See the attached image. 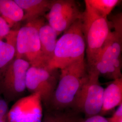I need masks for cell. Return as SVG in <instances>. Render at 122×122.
Returning <instances> with one entry per match:
<instances>
[{"instance_id":"ba28073f","label":"cell","mask_w":122,"mask_h":122,"mask_svg":"<svg viewBox=\"0 0 122 122\" xmlns=\"http://www.w3.org/2000/svg\"><path fill=\"white\" fill-rule=\"evenodd\" d=\"M82 13L75 0H53L46 18L58 36L82 17Z\"/></svg>"},{"instance_id":"52a82bcc","label":"cell","mask_w":122,"mask_h":122,"mask_svg":"<svg viewBox=\"0 0 122 122\" xmlns=\"http://www.w3.org/2000/svg\"><path fill=\"white\" fill-rule=\"evenodd\" d=\"M30 65L21 58H15L0 79V93L5 100L12 101L19 98L26 90V74Z\"/></svg>"},{"instance_id":"6da1fadb","label":"cell","mask_w":122,"mask_h":122,"mask_svg":"<svg viewBox=\"0 0 122 122\" xmlns=\"http://www.w3.org/2000/svg\"><path fill=\"white\" fill-rule=\"evenodd\" d=\"M57 87L47 110L71 109L74 99L87 74L85 59L60 69Z\"/></svg>"},{"instance_id":"2e32d148","label":"cell","mask_w":122,"mask_h":122,"mask_svg":"<svg viewBox=\"0 0 122 122\" xmlns=\"http://www.w3.org/2000/svg\"><path fill=\"white\" fill-rule=\"evenodd\" d=\"M80 113L72 109L47 110L40 122H81L84 118Z\"/></svg>"},{"instance_id":"603a6c76","label":"cell","mask_w":122,"mask_h":122,"mask_svg":"<svg viewBox=\"0 0 122 122\" xmlns=\"http://www.w3.org/2000/svg\"><path fill=\"white\" fill-rule=\"evenodd\" d=\"M0 122H8L7 120V118L0 117Z\"/></svg>"},{"instance_id":"8992f818","label":"cell","mask_w":122,"mask_h":122,"mask_svg":"<svg viewBox=\"0 0 122 122\" xmlns=\"http://www.w3.org/2000/svg\"><path fill=\"white\" fill-rule=\"evenodd\" d=\"M58 70L50 69L46 66H30L26 74V89L31 94H39L42 102L48 109L59 77Z\"/></svg>"},{"instance_id":"9c48e42d","label":"cell","mask_w":122,"mask_h":122,"mask_svg":"<svg viewBox=\"0 0 122 122\" xmlns=\"http://www.w3.org/2000/svg\"><path fill=\"white\" fill-rule=\"evenodd\" d=\"M41 103L40 96L38 93L20 98L9 109L7 122H41Z\"/></svg>"},{"instance_id":"7a4b0ae2","label":"cell","mask_w":122,"mask_h":122,"mask_svg":"<svg viewBox=\"0 0 122 122\" xmlns=\"http://www.w3.org/2000/svg\"><path fill=\"white\" fill-rule=\"evenodd\" d=\"M81 18L74 22L57 39L53 56L46 66L48 68L60 70L74 62L85 59L86 45Z\"/></svg>"},{"instance_id":"ffe728a7","label":"cell","mask_w":122,"mask_h":122,"mask_svg":"<svg viewBox=\"0 0 122 122\" xmlns=\"http://www.w3.org/2000/svg\"><path fill=\"white\" fill-rule=\"evenodd\" d=\"M9 110L7 101L0 96V117L7 118Z\"/></svg>"},{"instance_id":"ac0fdd59","label":"cell","mask_w":122,"mask_h":122,"mask_svg":"<svg viewBox=\"0 0 122 122\" xmlns=\"http://www.w3.org/2000/svg\"><path fill=\"white\" fill-rule=\"evenodd\" d=\"M97 11L107 17L113 9L122 1L119 0H86Z\"/></svg>"},{"instance_id":"277c9868","label":"cell","mask_w":122,"mask_h":122,"mask_svg":"<svg viewBox=\"0 0 122 122\" xmlns=\"http://www.w3.org/2000/svg\"><path fill=\"white\" fill-rule=\"evenodd\" d=\"M45 23L44 19L41 17L27 22L18 30L15 58L25 59L32 66H47L39 38V29Z\"/></svg>"},{"instance_id":"5bb4252c","label":"cell","mask_w":122,"mask_h":122,"mask_svg":"<svg viewBox=\"0 0 122 122\" xmlns=\"http://www.w3.org/2000/svg\"><path fill=\"white\" fill-rule=\"evenodd\" d=\"M24 13L15 0H0V17L7 22L10 28L22 21Z\"/></svg>"},{"instance_id":"9a60e30c","label":"cell","mask_w":122,"mask_h":122,"mask_svg":"<svg viewBox=\"0 0 122 122\" xmlns=\"http://www.w3.org/2000/svg\"><path fill=\"white\" fill-rule=\"evenodd\" d=\"M93 67L97 71L100 76H102L105 78L112 80L122 78L121 59L111 61H96Z\"/></svg>"},{"instance_id":"30bf717a","label":"cell","mask_w":122,"mask_h":122,"mask_svg":"<svg viewBox=\"0 0 122 122\" xmlns=\"http://www.w3.org/2000/svg\"><path fill=\"white\" fill-rule=\"evenodd\" d=\"M110 24L111 26L113 27L114 31H110L95 62L98 60L111 61L121 58L122 47V14H119L113 16Z\"/></svg>"},{"instance_id":"7c38bea8","label":"cell","mask_w":122,"mask_h":122,"mask_svg":"<svg viewBox=\"0 0 122 122\" xmlns=\"http://www.w3.org/2000/svg\"><path fill=\"white\" fill-rule=\"evenodd\" d=\"M24 13L23 21L27 22L41 17L49 11L51 1L49 0H15Z\"/></svg>"},{"instance_id":"8fae6325","label":"cell","mask_w":122,"mask_h":122,"mask_svg":"<svg viewBox=\"0 0 122 122\" xmlns=\"http://www.w3.org/2000/svg\"><path fill=\"white\" fill-rule=\"evenodd\" d=\"M122 104V78L113 80L104 90L100 114L104 116Z\"/></svg>"},{"instance_id":"d6986e66","label":"cell","mask_w":122,"mask_h":122,"mask_svg":"<svg viewBox=\"0 0 122 122\" xmlns=\"http://www.w3.org/2000/svg\"><path fill=\"white\" fill-rule=\"evenodd\" d=\"M10 28L4 20L0 17V40H2L9 34Z\"/></svg>"},{"instance_id":"e0dca14e","label":"cell","mask_w":122,"mask_h":122,"mask_svg":"<svg viewBox=\"0 0 122 122\" xmlns=\"http://www.w3.org/2000/svg\"><path fill=\"white\" fill-rule=\"evenodd\" d=\"M16 47L0 40V79L9 64L15 58Z\"/></svg>"},{"instance_id":"7402d4cb","label":"cell","mask_w":122,"mask_h":122,"mask_svg":"<svg viewBox=\"0 0 122 122\" xmlns=\"http://www.w3.org/2000/svg\"><path fill=\"white\" fill-rule=\"evenodd\" d=\"M81 122H108V118L98 114L83 118Z\"/></svg>"},{"instance_id":"4fadbf2b","label":"cell","mask_w":122,"mask_h":122,"mask_svg":"<svg viewBox=\"0 0 122 122\" xmlns=\"http://www.w3.org/2000/svg\"><path fill=\"white\" fill-rule=\"evenodd\" d=\"M57 36L56 31L48 23H45L39 29L41 49L47 63L53 56L57 41Z\"/></svg>"},{"instance_id":"44dd1931","label":"cell","mask_w":122,"mask_h":122,"mask_svg":"<svg viewBox=\"0 0 122 122\" xmlns=\"http://www.w3.org/2000/svg\"><path fill=\"white\" fill-rule=\"evenodd\" d=\"M108 122H122V104L119 105L112 115L108 118Z\"/></svg>"},{"instance_id":"3957f363","label":"cell","mask_w":122,"mask_h":122,"mask_svg":"<svg viewBox=\"0 0 122 122\" xmlns=\"http://www.w3.org/2000/svg\"><path fill=\"white\" fill-rule=\"evenodd\" d=\"M85 9L82 15L88 67L93 65L111 31L107 17L97 11L85 0Z\"/></svg>"},{"instance_id":"5b68a950","label":"cell","mask_w":122,"mask_h":122,"mask_svg":"<svg viewBox=\"0 0 122 122\" xmlns=\"http://www.w3.org/2000/svg\"><path fill=\"white\" fill-rule=\"evenodd\" d=\"M87 74L75 97L71 109L83 113L85 118L100 114L102 106L104 88L100 75L93 67H88Z\"/></svg>"}]
</instances>
